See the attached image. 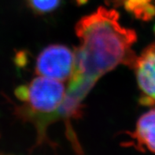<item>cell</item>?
Wrapping results in <instances>:
<instances>
[{"mask_svg": "<svg viewBox=\"0 0 155 155\" xmlns=\"http://www.w3.org/2000/svg\"><path fill=\"white\" fill-rule=\"evenodd\" d=\"M61 0H26L28 6L37 14H49L60 6Z\"/></svg>", "mask_w": 155, "mask_h": 155, "instance_id": "7", "label": "cell"}, {"mask_svg": "<svg viewBox=\"0 0 155 155\" xmlns=\"http://www.w3.org/2000/svg\"><path fill=\"white\" fill-rule=\"evenodd\" d=\"M128 134L137 150L155 153V108L143 114L136 123L135 131Z\"/></svg>", "mask_w": 155, "mask_h": 155, "instance_id": "5", "label": "cell"}, {"mask_svg": "<svg viewBox=\"0 0 155 155\" xmlns=\"http://www.w3.org/2000/svg\"><path fill=\"white\" fill-rule=\"evenodd\" d=\"M80 44L76 48L71 77L94 85L103 75L120 64L132 67L136 56L132 47L137 40L133 29L124 27L114 9L98 7L83 17L75 27Z\"/></svg>", "mask_w": 155, "mask_h": 155, "instance_id": "1", "label": "cell"}, {"mask_svg": "<svg viewBox=\"0 0 155 155\" xmlns=\"http://www.w3.org/2000/svg\"><path fill=\"white\" fill-rule=\"evenodd\" d=\"M75 62V51L62 44H51L38 55L35 72L38 76L62 82L69 80L73 76Z\"/></svg>", "mask_w": 155, "mask_h": 155, "instance_id": "3", "label": "cell"}, {"mask_svg": "<svg viewBox=\"0 0 155 155\" xmlns=\"http://www.w3.org/2000/svg\"><path fill=\"white\" fill-rule=\"evenodd\" d=\"M0 155H7V154H4V153H0Z\"/></svg>", "mask_w": 155, "mask_h": 155, "instance_id": "8", "label": "cell"}, {"mask_svg": "<svg viewBox=\"0 0 155 155\" xmlns=\"http://www.w3.org/2000/svg\"><path fill=\"white\" fill-rule=\"evenodd\" d=\"M116 6H123L124 10L140 20L148 21L155 16V0H108Z\"/></svg>", "mask_w": 155, "mask_h": 155, "instance_id": "6", "label": "cell"}, {"mask_svg": "<svg viewBox=\"0 0 155 155\" xmlns=\"http://www.w3.org/2000/svg\"><path fill=\"white\" fill-rule=\"evenodd\" d=\"M65 93L66 89L61 81L41 76L16 88L15 96L23 103L17 108V114L22 120L35 126L38 144L49 143L47 128L61 119L60 109Z\"/></svg>", "mask_w": 155, "mask_h": 155, "instance_id": "2", "label": "cell"}, {"mask_svg": "<svg viewBox=\"0 0 155 155\" xmlns=\"http://www.w3.org/2000/svg\"><path fill=\"white\" fill-rule=\"evenodd\" d=\"M132 68L135 70L140 91V103L155 106V43L146 47L136 57Z\"/></svg>", "mask_w": 155, "mask_h": 155, "instance_id": "4", "label": "cell"}]
</instances>
